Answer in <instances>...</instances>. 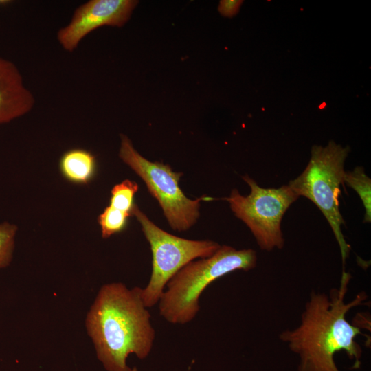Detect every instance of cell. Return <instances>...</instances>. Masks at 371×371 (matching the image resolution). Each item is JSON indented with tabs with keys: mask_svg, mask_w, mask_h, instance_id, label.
I'll return each instance as SVG.
<instances>
[{
	"mask_svg": "<svg viewBox=\"0 0 371 371\" xmlns=\"http://www.w3.org/2000/svg\"><path fill=\"white\" fill-rule=\"evenodd\" d=\"M350 279L351 275L342 271L339 286L329 294L312 291L300 324L280 334V340L299 356L298 371H339L334 357L341 350L355 360V368L359 367L362 349L355 338L363 334L346 316L352 308L367 304L368 296L361 291L345 302Z\"/></svg>",
	"mask_w": 371,
	"mask_h": 371,
	"instance_id": "cell-1",
	"label": "cell"
},
{
	"mask_svg": "<svg viewBox=\"0 0 371 371\" xmlns=\"http://www.w3.org/2000/svg\"><path fill=\"white\" fill-rule=\"evenodd\" d=\"M97 357L107 371H132L129 355L144 359L155 338L150 314L141 297V288L129 289L124 284L103 285L85 320Z\"/></svg>",
	"mask_w": 371,
	"mask_h": 371,
	"instance_id": "cell-2",
	"label": "cell"
},
{
	"mask_svg": "<svg viewBox=\"0 0 371 371\" xmlns=\"http://www.w3.org/2000/svg\"><path fill=\"white\" fill-rule=\"evenodd\" d=\"M256 263L255 250L229 245H221L208 258L190 262L167 283L157 303L160 315L172 324L190 322L199 311L200 296L210 284L234 271L251 270Z\"/></svg>",
	"mask_w": 371,
	"mask_h": 371,
	"instance_id": "cell-3",
	"label": "cell"
},
{
	"mask_svg": "<svg viewBox=\"0 0 371 371\" xmlns=\"http://www.w3.org/2000/svg\"><path fill=\"white\" fill-rule=\"evenodd\" d=\"M350 152L330 141L326 146H313L311 159L304 171L288 184L300 197L311 201L322 212L339 246L343 271L350 253V245L341 232L345 225L339 210V196L344 186V162Z\"/></svg>",
	"mask_w": 371,
	"mask_h": 371,
	"instance_id": "cell-4",
	"label": "cell"
},
{
	"mask_svg": "<svg viewBox=\"0 0 371 371\" xmlns=\"http://www.w3.org/2000/svg\"><path fill=\"white\" fill-rule=\"evenodd\" d=\"M132 216L139 223L152 252V272L148 283L141 288V297L148 308L156 305L170 280L185 265L197 258L212 256L221 245L210 240H189L172 235L158 226L135 204Z\"/></svg>",
	"mask_w": 371,
	"mask_h": 371,
	"instance_id": "cell-5",
	"label": "cell"
},
{
	"mask_svg": "<svg viewBox=\"0 0 371 371\" xmlns=\"http://www.w3.org/2000/svg\"><path fill=\"white\" fill-rule=\"evenodd\" d=\"M120 140L119 157L144 181L160 205L170 227L183 232L192 227L199 217L200 202L212 199L188 198L179 185L183 173L174 172L168 164L144 158L126 135L122 134Z\"/></svg>",
	"mask_w": 371,
	"mask_h": 371,
	"instance_id": "cell-6",
	"label": "cell"
},
{
	"mask_svg": "<svg viewBox=\"0 0 371 371\" xmlns=\"http://www.w3.org/2000/svg\"><path fill=\"white\" fill-rule=\"evenodd\" d=\"M242 178L250 187L249 194L241 195L237 189H234L229 196L223 199L229 203L234 215L249 228L262 250L282 249L284 244L282 219L299 196L289 185L265 188L247 175Z\"/></svg>",
	"mask_w": 371,
	"mask_h": 371,
	"instance_id": "cell-7",
	"label": "cell"
},
{
	"mask_svg": "<svg viewBox=\"0 0 371 371\" xmlns=\"http://www.w3.org/2000/svg\"><path fill=\"white\" fill-rule=\"evenodd\" d=\"M138 1L134 0H90L78 7L70 22L56 34L62 48L74 52L81 41L100 27L123 26Z\"/></svg>",
	"mask_w": 371,
	"mask_h": 371,
	"instance_id": "cell-8",
	"label": "cell"
},
{
	"mask_svg": "<svg viewBox=\"0 0 371 371\" xmlns=\"http://www.w3.org/2000/svg\"><path fill=\"white\" fill-rule=\"evenodd\" d=\"M34 104V95L25 85L17 66L0 57V124L25 115Z\"/></svg>",
	"mask_w": 371,
	"mask_h": 371,
	"instance_id": "cell-9",
	"label": "cell"
},
{
	"mask_svg": "<svg viewBox=\"0 0 371 371\" xmlns=\"http://www.w3.org/2000/svg\"><path fill=\"white\" fill-rule=\"evenodd\" d=\"M58 167L61 175L67 181L76 185H87L95 177L97 160L91 151L75 148L61 155Z\"/></svg>",
	"mask_w": 371,
	"mask_h": 371,
	"instance_id": "cell-10",
	"label": "cell"
},
{
	"mask_svg": "<svg viewBox=\"0 0 371 371\" xmlns=\"http://www.w3.org/2000/svg\"><path fill=\"white\" fill-rule=\"evenodd\" d=\"M344 183L352 188L359 196L365 214L363 223L371 222V179L365 173L364 168L357 166L351 171H345Z\"/></svg>",
	"mask_w": 371,
	"mask_h": 371,
	"instance_id": "cell-11",
	"label": "cell"
},
{
	"mask_svg": "<svg viewBox=\"0 0 371 371\" xmlns=\"http://www.w3.org/2000/svg\"><path fill=\"white\" fill-rule=\"evenodd\" d=\"M132 215L119 210L111 205L106 206L98 216V223L100 227L103 238H108L112 235L123 231Z\"/></svg>",
	"mask_w": 371,
	"mask_h": 371,
	"instance_id": "cell-12",
	"label": "cell"
},
{
	"mask_svg": "<svg viewBox=\"0 0 371 371\" xmlns=\"http://www.w3.org/2000/svg\"><path fill=\"white\" fill-rule=\"evenodd\" d=\"M138 189L137 183L129 179L115 185L111 191L109 205L132 215L134 197Z\"/></svg>",
	"mask_w": 371,
	"mask_h": 371,
	"instance_id": "cell-13",
	"label": "cell"
},
{
	"mask_svg": "<svg viewBox=\"0 0 371 371\" xmlns=\"http://www.w3.org/2000/svg\"><path fill=\"white\" fill-rule=\"evenodd\" d=\"M17 230L14 224L0 223V269L8 267L12 261Z\"/></svg>",
	"mask_w": 371,
	"mask_h": 371,
	"instance_id": "cell-14",
	"label": "cell"
},
{
	"mask_svg": "<svg viewBox=\"0 0 371 371\" xmlns=\"http://www.w3.org/2000/svg\"><path fill=\"white\" fill-rule=\"evenodd\" d=\"M243 3V1L223 0L219 2L218 11L224 16L232 17L236 15Z\"/></svg>",
	"mask_w": 371,
	"mask_h": 371,
	"instance_id": "cell-15",
	"label": "cell"
},
{
	"mask_svg": "<svg viewBox=\"0 0 371 371\" xmlns=\"http://www.w3.org/2000/svg\"><path fill=\"white\" fill-rule=\"evenodd\" d=\"M9 2H10V1L0 0V5H6V4L9 3Z\"/></svg>",
	"mask_w": 371,
	"mask_h": 371,
	"instance_id": "cell-16",
	"label": "cell"
},
{
	"mask_svg": "<svg viewBox=\"0 0 371 371\" xmlns=\"http://www.w3.org/2000/svg\"><path fill=\"white\" fill-rule=\"evenodd\" d=\"M132 371H137V369L134 368Z\"/></svg>",
	"mask_w": 371,
	"mask_h": 371,
	"instance_id": "cell-17",
	"label": "cell"
}]
</instances>
